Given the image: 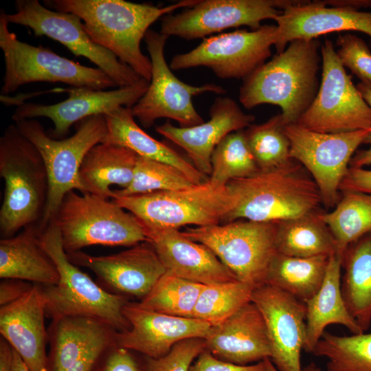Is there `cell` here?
<instances>
[{
    "label": "cell",
    "instance_id": "cell-1",
    "mask_svg": "<svg viewBox=\"0 0 371 371\" xmlns=\"http://www.w3.org/2000/svg\"><path fill=\"white\" fill-rule=\"evenodd\" d=\"M197 1L183 0L164 7L124 0H48L44 3L48 8L78 16L93 42L150 82L151 61L140 47L149 27L159 18L177 9L192 6Z\"/></svg>",
    "mask_w": 371,
    "mask_h": 371
},
{
    "label": "cell",
    "instance_id": "cell-2",
    "mask_svg": "<svg viewBox=\"0 0 371 371\" xmlns=\"http://www.w3.org/2000/svg\"><path fill=\"white\" fill-rule=\"evenodd\" d=\"M317 38L296 39L243 80L239 101L247 109L262 104L280 106L284 124L297 123L314 100L320 83Z\"/></svg>",
    "mask_w": 371,
    "mask_h": 371
},
{
    "label": "cell",
    "instance_id": "cell-3",
    "mask_svg": "<svg viewBox=\"0 0 371 371\" xmlns=\"http://www.w3.org/2000/svg\"><path fill=\"white\" fill-rule=\"evenodd\" d=\"M236 199L234 208L221 223L238 219L278 223L319 210V189L308 171L297 161L229 181Z\"/></svg>",
    "mask_w": 371,
    "mask_h": 371
},
{
    "label": "cell",
    "instance_id": "cell-4",
    "mask_svg": "<svg viewBox=\"0 0 371 371\" xmlns=\"http://www.w3.org/2000/svg\"><path fill=\"white\" fill-rule=\"evenodd\" d=\"M0 176L5 181L0 210L3 238L38 225L46 207L49 178L36 146L10 124L0 138Z\"/></svg>",
    "mask_w": 371,
    "mask_h": 371
},
{
    "label": "cell",
    "instance_id": "cell-5",
    "mask_svg": "<svg viewBox=\"0 0 371 371\" xmlns=\"http://www.w3.org/2000/svg\"><path fill=\"white\" fill-rule=\"evenodd\" d=\"M38 242L54 262L59 280L56 284L39 285L46 313L53 319L69 316L89 317L107 324L116 331L130 325L122 310L126 297L111 293L99 286L67 257L60 231L52 221L38 228Z\"/></svg>",
    "mask_w": 371,
    "mask_h": 371
},
{
    "label": "cell",
    "instance_id": "cell-6",
    "mask_svg": "<svg viewBox=\"0 0 371 371\" xmlns=\"http://www.w3.org/2000/svg\"><path fill=\"white\" fill-rule=\"evenodd\" d=\"M67 254L94 245L133 246L146 241L137 218L113 201L68 192L53 219Z\"/></svg>",
    "mask_w": 371,
    "mask_h": 371
},
{
    "label": "cell",
    "instance_id": "cell-7",
    "mask_svg": "<svg viewBox=\"0 0 371 371\" xmlns=\"http://www.w3.org/2000/svg\"><path fill=\"white\" fill-rule=\"evenodd\" d=\"M19 132L38 149L49 178V194L40 229L53 221L65 195L71 190L81 192L79 170L87 153L102 142L106 134L103 115L78 122L76 133L67 138L51 137L36 119L14 122Z\"/></svg>",
    "mask_w": 371,
    "mask_h": 371
},
{
    "label": "cell",
    "instance_id": "cell-8",
    "mask_svg": "<svg viewBox=\"0 0 371 371\" xmlns=\"http://www.w3.org/2000/svg\"><path fill=\"white\" fill-rule=\"evenodd\" d=\"M5 12L0 13V48L5 66L1 89L2 95L21 86L37 82H62L74 87L106 90L117 87L99 68L80 65L60 56L47 47L19 41L8 27Z\"/></svg>",
    "mask_w": 371,
    "mask_h": 371
},
{
    "label": "cell",
    "instance_id": "cell-9",
    "mask_svg": "<svg viewBox=\"0 0 371 371\" xmlns=\"http://www.w3.org/2000/svg\"><path fill=\"white\" fill-rule=\"evenodd\" d=\"M112 199L142 221L176 229L220 224L236 204L227 186H216L209 181L179 190L114 196Z\"/></svg>",
    "mask_w": 371,
    "mask_h": 371
},
{
    "label": "cell",
    "instance_id": "cell-10",
    "mask_svg": "<svg viewBox=\"0 0 371 371\" xmlns=\"http://www.w3.org/2000/svg\"><path fill=\"white\" fill-rule=\"evenodd\" d=\"M277 223L245 219L188 227L190 239L208 247L238 280L257 287L265 283L269 265L278 253Z\"/></svg>",
    "mask_w": 371,
    "mask_h": 371
},
{
    "label": "cell",
    "instance_id": "cell-11",
    "mask_svg": "<svg viewBox=\"0 0 371 371\" xmlns=\"http://www.w3.org/2000/svg\"><path fill=\"white\" fill-rule=\"evenodd\" d=\"M318 92L297 124L318 133H340L371 128V109L339 61L333 42L321 45Z\"/></svg>",
    "mask_w": 371,
    "mask_h": 371
},
{
    "label": "cell",
    "instance_id": "cell-12",
    "mask_svg": "<svg viewBox=\"0 0 371 371\" xmlns=\"http://www.w3.org/2000/svg\"><path fill=\"white\" fill-rule=\"evenodd\" d=\"M168 38V36L151 29L144 38L152 64L151 79L147 91L131 111L144 128L150 127L159 118L175 120L180 127L201 124L204 120L195 109L192 98L206 92H226L216 84L193 86L177 78L165 59L164 48Z\"/></svg>",
    "mask_w": 371,
    "mask_h": 371
},
{
    "label": "cell",
    "instance_id": "cell-13",
    "mask_svg": "<svg viewBox=\"0 0 371 371\" xmlns=\"http://www.w3.org/2000/svg\"><path fill=\"white\" fill-rule=\"evenodd\" d=\"M370 129L340 133H322L308 130L297 123L284 126L290 141V156L310 174L326 209L339 201V186L359 145Z\"/></svg>",
    "mask_w": 371,
    "mask_h": 371
},
{
    "label": "cell",
    "instance_id": "cell-14",
    "mask_svg": "<svg viewBox=\"0 0 371 371\" xmlns=\"http://www.w3.org/2000/svg\"><path fill=\"white\" fill-rule=\"evenodd\" d=\"M14 7V13L5 12L9 23L28 27L35 36H47L63 44L75 56L87 58L117 87L130 86L142 78L113 53L93 42L78 16L52 10L38 0H16Z\"/></svg>",
    "mask_w": 371,
    "mask_h": 371
},
{
    "label": "cell",
    "instance_id": "cell-15",
    "mask_svg": "<svg viewBox=\"0 0 371 371\" xmlns=\"http://www.w3.org/2000/svg\"><path fill=\"white\" fill-rule=\"evenodd\" d=\"M278 31L276 25L257 30H238L203 38L193 49L172 57V70L206 67L222 79L242 78L266 63L271 55Z\"/></svg>",
    "mask_w": 371,
    "mask_h": 371
},
{
    "label": "cell",
    "instance_id": "cell-16",
    "mask_svg": "<svg viewBox=\"0 0 371 371\" xmlns=\"http://www.w3.org/2000/svg\"><path fill=\"white\" fill-rule=\"evenodd\" d=\"M295 0H198L179 13L161 18L160 32L186 40L206 38L231 27L249 26L252 30L261 22L275 19Z\"/></svg>",
    "mask_w": 371,
    "mask_h": 371
},
{
    "label": "cell",
    "instance_id": "cell-17",
    "mask_svg": "<svg viewBox=\"0 0 371 371\" xmlns=\"http://www.w3.org/2000/svg\"><path fill=\"white\" fill-rule=\"evenodd\" d=\"M150 82L141 78L136 83L113 90H95L88 87L59 89L67 93L68 98L58 103L45 105L22 103L14 111V122L45 117L50 119L54 128L51 137L60 139L71 126L89 117L106 115L120 107L132 108L144 95Z\"/></svg>",
    "mask_w": 371,
    "mask_h": 371
},
{
    "label": "cell",
    "instance_id": "cell-18",
    "mask_svg": "<svg viewBox=\"0 0 371 371\" xmlns=\"http://www.w3.org/2000/svg\"><path fill=\"white\" fill-rule=\"evenodd\" d=\"M251 301L261 312L267 326L271 361L278 371H302L301 352L306 339V304L282 290L263 284Z\"/></svg>",
    "mask_w": 371,
    "mask_h": 371
},
{
    "label": "cell",
    "instance_id": "cell-19",
    "mask_svg": "<svg viewBox=\"0 0 371 371\" xmlns=\"http://www.w3.org/2000/svg\"><path fill=\"white\" fill-rule=\"evenodd\" d=\"M67 254L75 265L91 270L107 291L125 297L142 300L167 271L148 241L108 256H95L81 251Z\"/></svg>",
    "mask_w": 371,
    "mask_h": 371
},
{
    "label": "cell",
    "instance_id": "cell-20",
    "mask_svg": "<svg viewBox=\"0 0 371 371\" xmlns=\"http://www.w3.org/2000/svg\"><path fill=\"white\" fill-rule=\"evenodd\" d=\"M128 329L117 332L116 346L158 359L167 355L179 341L204 339L212 325L196 318L168 315L149 311L137 302H128L122 310Z\"/></svg>",
    "mask_w": 371,
    "mask_h": 371
},
{
    "label": "cell",
    "instance_id": "cell-21",
    "mask_svg": "<svg viewBox=\"0 0 371 371\" xmlns=\"http://www.w3.org/2000/svg\"><path fill=\"white\" fill-rule=\"evenodd\" d=\"M139 221L146 241L153 245L167 271L204 285L238 280L206 245L190 239L179 229Z\"/></svg>",
    "mask_w": 371,
    "mask_h": 371
},
{
    "label": "cell",
    "instance_id": "cell-22",
    "mask_svg": "<svg viewBox=\"0 0 371 371\" xmlns=\"http://www.w3.org/2000/svg\"><path fill=\"white\" fill-rule=\"evenodd\" d=\"M210 120L190 127H177L169 121L155 131L183 148L192 164L201 173L210 176L211 157L216 146L228 134L249 126L255 117L243 112L229 97L217 98L210 109Z\"/></svg>",
    "mask_w": 371,
    "mask_h": 371
},
{
    "label": "cell",
    "instance_id": "cell-23",
    "mask_svg": "<svg viewBox=\"0 0 371 371\" xmlns=\"http://www.w3.org/2000/svg\"><path fill=\"white\" fill-rule=\"evenodd\" d=\"M277 54L296 39L311 40L333 32L357 31L371 40V12L348 7H328L323 1H301L282 10L275 20Z\"/></svg>",
    "mask_w": 371,
    "mask_h": 371
},
{
    "label": "cell",
    "instance_id": "cell-24",
    "mask_svg": "<svg viewBox=\"0 0 371 371\" xmlns=\"http://www.w3.org/2000/svg\"><path fill=\"white\" fill-rule=\"evenodd\" d=\"M205 350L221 361L246 366L271 358L264 317L251 301L219 324L204 338Z\"/></svg>",
    "mask_w": 371,
    "mask_h": 371
},
{
    "label": "cell",
    "instance_id": "cell-25",
    "mask_svg": "<svg viewBox=\"0 0 371 371\" xmlns=\"http://www.w3.org/2000/svg\"><path fill=\"white\" fill-rule=\"evenodd\" d=\"M45 302L38 284L16 301L1 306L0 333L30 371H47Z\"/></svg>",
    "mask_w": 371,
    "mask_h": 371
},
{
    "label": "cell",
    "instance_id": "cell-26",
    "mask_svg": "<svg viewBox=\"0 0 371 371\" xmlns=\"http://www.w3.org/2000/svg\"><path fill=\"white\" fill-rule=\"evenodd\" d=\"M106 134L101 143L126 147L137 155L170 164L184 173L195 185L209 177L167 144L144 132L134 120L131 107L122 106L104 115Z\"/></svg>",
    "mask_w": 371,
    "mask_h": 371
},
{
    "label": "cell",
    "instance_id": "cell-27",
    "mask_svg": "<svg viewBox=\"0 0 371 371\" xmlns=\"http://www.w3.org/2000/svg\"><path fill=\"white\" fill-rule=\"evenodd\" d=\"M342 255L329 258L324 282L318 292L306 304V339L304 350L313 353L326 327L340 324L355 335L364 333L349 313L341 291Z\"/></svg>",
    "mask_w": 371,
    "mask_h": 371
},
{
    "label": "cell",
    "instance_id": "cell-28",
    "mask_svg": "<svg viewBox=\"0 0 371 371\" xmlns=\"http://www.w3.org/2000/svg\"><path fill=\"white\" fill-rule=\"evenodd\" d=\"M117 332L102 321L89 317L53 319L47 332V371H65L98 343L115 339Z\"/></svg>",
    "mask_w": 371,
    "mask_h": 371
},
{
    "label": "cell",
    "instance_id": "cell-29",
    "mask_svg": "<svg viewBox=\"0 0 371 371\" xmlns=\"http://www.w3.org/2000/svg\"><path fill=\"white\" fill-rule=\"evenodd\" d=\"M37 225L0 240V278L31 281L39 285L56 284V266L38 242Z\"/></svg>",
    "mask_w": 371,
    "mask_h": 371
},
{
    "label": "cell",
    "instance_id": "cell-30",
    "mask_svg": "<svg viewBox=\"0 0 371 371\" xmlns=\"http://www.w3.org/2000/svg\"><path fill=\"white\" fill-rule=\"evenodd\" d=\"M137 155L124 146L100 143L85 157L80 170L81 193H90L102 199L113 196L110 188L117 185L126 188L131 183Z\"/></svg>",
    "mask_w": 371,
    "mask_h": 371
},
{
    "label": "cell",
    "instance_id": "cell-31",
    "mask_svg": "<svg viewBox=\"0 0 371 371\" xmlns=\"http://www.w3.org/2000/svg\"><path fill=\"white\" fill-rule=\"evenodd\" d=\"M341 291L345 305L361 330L371 325V231L350 244L342 256Z\"/></svg>",
    "mask_w": 371,
    "mask_h": 371
},
{
    "label": "cell",
    "instance_id": "cell-32",
    "mask_svg": "<svg viewBox=\"0 0 371 371\" xmlns=\"http://www.w3.org/2000/svg\"><path fill=\"white\" fill-rule=\"evenodd\" d=\"M317 211L277 223L279 254L297 258L328 256L337 252L335 240Z\"/></svg>",
    "mask_w": 371,
    "mask_h": 371
},
{
    "label": "cell",
    "instance_id": "cell-33",
    "mask_svg": "<svg viewBox=\"0 0 371 371\" xmlns=\"http://www.w3.org/2000/svg\"><path fill=\"white\" fill-rule=\"evenodd\" d=\"M329 258H297L277 253L269 265L265 284L277 287L306 303L320 289Z\"/></svg>",
    "mask_w": 371,
    "mask_h": 371
},
{
    "label": "cell",
    "instance_id": "cell-34",
    "mask_svg": "<svg viewBox=\"0 0 371 371\" xmlns=\"http://www.w3.org/2000/svg\"><path fill=\"white\" fill-rule=\"evenodd\" d=\"M330 230L337 253L343 256L348 246L371 231V194L344 192L330 212H321Z\"/></svg>",
    "mask_w": 371,
    "mask_h": 371
},
{
    "label": "cell",
    "instance_id": "cell-35",
    "mask_svg": "<svg viewBox=\"0 0 371 371\" xmlns=\"http://www.w3.org/2000/svg\"><path fill=\"white\" fill-rule=\"evenodd\" d=\"M204 284L180 278L167 271L138 304L157 313L192 318Z\"/></svg>",
    "mask_w": 371,
    "mask_h": 371
},
{
    "label": "cell",
    "instance_id": "cell-36",
    "mask_svg": "<svg viewBox=\"0 0 371 371\" xmlns=\"http://www.w3.org/2000/svg\"><path fill=\"white\" fill-rule=\"evenodd\" d=\"M312 354L327 359L326 371H371V333L338 336L324 331Z\"/></svg>",
    "mask_w": 371,
    "mask_h": 371
},
{
    "label": "cell",
    "instance_id": "cell-37",
    "mask_svg": "<svg viewBox=\"0 0 371 371\" xmlns=\"http://www.w3.org/2000/svg\"><path fill=\"white\" fill-rule=\"evenodd\" d=\"M212 172L208 181L225 186L235 179L249 177L260 169L251 152L245 129L228 134L216 146L211 157Z\"/></svg>",
    "mask_w": 371,
    "mask_h": 371
},
{
    "label": "cell",
    "instance_id": "cell-38",
    "mask_svg": "<svg viewBox=\"0 0 371 371\" xmlns=\"http://www.w3.org/2000/svg\"><path fill=\"white\" fill-rule=\"evenodd\" d=\"M255 288L239 280L204 285L192 317L212 326L219 324L251 301Z\"/></svg>",
    "mask_w": 371,
    "mask_h": 371
},
{
    "label": "cell",
    "instance_id": "cell-39",
    "mask_svg": "<svg viewBox=\"0 0 371 371\" xmlns=\"http://www.w3.org/2000/svg\"><path fill=\"white\" fill-rule=\"evenodd\" d=\"M281 114L245 129L247 144L260 170L280 166L291 158L290 141Z\"/></svg>",
    "mask_w": 371,
    "mask_h": 371
},
{
    "label": "cell",
    "instance_id": "cell-40",
    "mask_svg": "<svg viewBox=\"0 0 371 371\" xmlns=\"http://www.w3.org/2000/svg\"><path fill=\"white\" fill-rule=\"evenodd\" d=\"M194 185L177 168L138 155L131 184L125 189L113 191V197L179 190Z\"/></svg>",
    "mask_w": 371,
    "mask_h": 371
},
{
    "label": "cell",
    "instance_id": "cell-41",
    "mask_svg": "<svg viewBox=\"0 0 371 371\" xmlns=\"http://www.w3.org/2000/svg\"><path fill=\"white\" fill-rule=\"evenodd\" d=\"M336 51L342 65L349 69L361 82L371 83V52L360 37L346 33L339 34Z\"/></svg>",
    "mask_w": 371,
    "mask_h": 371
},
{
    "label": "cell",
    "instance_id": "cell-42",
    "mask_svg": "<svg viewBox=\"0 0 371 371\" xmlns=\"http://www.w3.org/2000/svg\"><path fill=\"white\" fill-rule=\"evenodd\" d=\"M205 350L203 338H189L177 343L165 356H144L146 371H190L192 362Z\"/></svg>",
    "mask_w": 371,
    "mask_h": 371
},
{
    "label": "cell",
    "instance_id": "cell-43",
    "mask_svg": "<svg viewBox=\"0 0 371 371\" xmlns=\"http://www.w3.org/2000/svg\"><path fill=\"white\" fill-rule=\"evenodd\" d=\"M133 352L114 344L101 354L93 371H146L144 359L140 361Z\"/></svg>",
    "mask_w": 371,
    "mask_h": 371
},
{
    "label": "cell",
    "instance_id": "cell-44",
    "mask_svg": "<svg viewBox=\"0 0 371 371\" xmlns=\"http://www.w3.org/2000/svg\"><path fill=\"white\" fill-rule=\"evenodd\" d=\"M190 371H267L264 360L253 365L241 366L225 362L204 350L192 364Z\"/></svg>",
    "mask_w": 371,
    "mask_h": 371
},
{
    "label": "cell",
    "instance_id": "cell-45",
    "mask_svg": "<svg viewBox=\"0 0 371 371\" xmlns=\"http://www.w3.org/2000/svg\"><path fill=\"white\" fill-rule=\"evenodd\" d=\"M339 190L344 192H361L371 194V170L349 167Z\"/></svg>",
    "mask_w": 371,
    "mask_h": 371
},
{
    "label": "cell",
    "instance_id": "cell-46",
    "mask_svg": "<svg viewBox=\"0 0 371 371\" xmlns=\"http://www.w3.org/2000/svg\"><path fill=\"white\" fill-rule=\"evenodd\" d=\"M32 284L25 280L3 279L0 283V305L10 304L30 291Z\"/></svg>",
    "mask_w": 371,
    "mask_h": 371
},
{
    "label": "cell",
    "instance_id": "cell-47",
    "mask_svg": "<svg viewBox=\"0 0 371 371\" xmlns=\"http://www.w3.org/2000/svg\"><path fill=\"white\" fill-rule=\"evenodd\" d=\"M115 344V339L101 341L85 352L65 371H93L100 356L106 348Z\"/></svg>",
    "mask_w": 371,
    "mask_h": 371
},
{
    "label": "cell",
    "instance_id": "cell-48",
    "mask_svg": "<svg viewBox=\"0 0 371 371\" xmlns=\"http://www.w3.org/2000/svg\"><path fill=\"white\" fill-rule=\"evenodd\" d=\"M363 144H369V148L357 151L352 157L349 167L363 168L371 165V129Z\"/></svg>",
    "mask_w": 371,
    "mask_h": 371
},
{
    "label": "cell",
    "instance_id": "cell-49",
    "mask_svg": "<svg viewBox=\"0 0 371 371\" xmlns=\"http://www.w3.org/2000/svg\"><path fill=\"white\" fill-rule=\"evenodd\" d=\"M13 349L3 338L0 341V371H13Z\"/></svg>",
    "mask_w": 371,
    "mask_h": 371
},
{
    "label": "cell",
    "instance_id": "cell-50",
    "mask_svg": "<svg viewBox=\"0 0 371 371\" xmlns=\"http://www.w3.org/2000/svg\"><path fill=\"white\" fill-rule=\"evenodd\" d=\"M330 7H348L359 10L361 8H371V0H327L323 1Z\"/></svg>",
    "mask_w": 371,
    "mask_h": 371
},
{
    "label": "cell",
    "instance_id": "cell-51",
    "mask_svg": "<svg viewBox=\"0 0 371 371\" xmlns=\"http://www.w3.org/2000/svg\"><path fill=\"white\" fill-rule=\"evenodd\" d=\"M356 86L361 97L371 109V83L360 81Z\"/></svg>",
    "mask_w": 371,
    "mask_h": 371
},
{
    "label": "cell",
    "instance_id": "cell-52",
    "mask_svg": "<svg viewBox=\"0 0 371 371\" xmlns=\"http://www.w3.org/2000/svg\"><path fill=\"white\" fill-rule=\"evenodd\" d=\"M13 371H30L19 355L13 350Z\"/></svg>",
    "mask_w": 371,
    "mask_h": 371
},
{
    "label": "cell",
    "instance_id": "cell-53",
    "mask_svg": "<svg viewBox=\"0 0 371 371\" xmlns=\"http://www.w3.org/2000/svg\"><path fill=\"white\" fill-rule=\"evenodd\" d=\"M302 371H322L319 367H317L314 363H311L304 368Z\"/></svg>",
    "mask_w": 371,
    "mask_h": 371
},
{
    "label": "cell",
    "instance_id": "cell-54",
    "mask_svg": "<svg viewBox=\"0 0 371 371\" xmlns=\"http://www.w3.org/2000/svg\"><path fill=\"white\" fill-rule=\"evenodd\" d=\"M265 361L266 362L267 371H278L269 358L265 359Z\"/></svg>",
    "mask_w": 371,
    "mask_h": 371
}]
</instances>
